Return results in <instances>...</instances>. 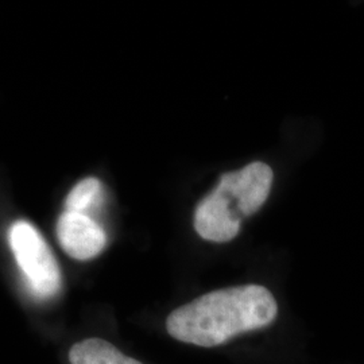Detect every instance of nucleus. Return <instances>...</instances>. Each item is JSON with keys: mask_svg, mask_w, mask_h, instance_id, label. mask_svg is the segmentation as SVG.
<instances>
[{"mask_svg": "<svg viewBox=\"0 0 364 364\" xmlns=\"http://www.w3.org/2000/svg\"><path fill=\"white\" fill-rule=\"evenodd\" d=\"M278 314L272 291L243 285L210 291L177 308L166 320L171 338L198 347H218L250 331L270 326Z\"/></svg>", "mask_w": 364, "mask_h": 364, "instance_id": "obj_1", "label": "nucleus"}, {"mask_svg": "<svg viewBox=\"0 0 364 364\" xmlns=\"http://www.w3.org/2000/svg\"><path fill=\"white\" fill-rule=\"evenodd\" d=\"M273 178V170L263 162L223 174L215 191L196 209V232L215 243L232 240L242 220L266 203Z\"/></svg>", "mask_w": 364, "mask_h": 364, "instance_id": "obj_2", "label": "nucleus"}, {"mask_svg": "<svg viewBox=\"0 0 364 364\" xmlns=\"http://www.w3.org/2000/svg\"><path fill=\"white\" fill-rule=\"evenodd\" d=\"M9 240L28 290L38 299L54 297L61 287V272L37 228L27 221H18L10 228Z\"/></svg>", "mask_w": 364, "mask_h": 364, "instance_id": "obj_3", "label": "nucleus"}, {"mask_svg": "<svg viewBox=\"0 0 364 364\" xmlns=\"http://www.w3.org/2000/svg\"><path fill=\"white\" fill-rule=\"evenodd\" d=\"M57 239L66 254L77 260L96 258L107 245L105 228L87 213L65 210L57 223Z\"/></svg>", "mask_w": 364, "mask_h": 364, "instance_id": "obj_4", "label": "nucleus"}, {"mask_svg": "<svg viewBox=\"0 0 364 364\" xmlns=\"http://www.w3.org/2000/svg\"><path fill=\"white\" fill-rule=\"evenodd\" d=\"M68 364H142L103 338H85L69 351Z\"/></svg>", "mask_w": 364, "mask_h": 364, "instance_id": "obj_5", "label": "nucleus"}, {"mask_svg": "<svg viewBox=\"0 0 364 364\" xmlns=\"http://www.w3.org/2000/svg\"><path fill=\"white\" fill-rule=\"evenodd\" d=\"M102 182L95 177H88L78 182L66 197L65 210L90 215L92 209L99 207L102 201Z\"/></svg>", "mask_w": 364, "mask_h": 364, "instance_id": "obj_6", "label": "nucleus"}]
</instances>
